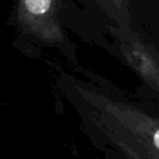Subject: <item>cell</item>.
<instances>
[{
    "label": "cell",
    "mask_w": 159,
    "mask_h": 159,
    "mask_svg": "<svg viewBox=\"0 0 159 159\" xmlns=\"http://www.w3.org/2000/svg\"><path fill=\"white\" fill-rule=\"evenodd\" d=\"M63 84L82 132L106 159H159V106L87 75Z\"/></svg>",
    "instance_id": "1"
},
{
    "label": "cell",
    "mask_w": 159,
    "mask_h": 159,
    "mask_svg": "<svg viewBox=\"0 0 159 159\" xmlns=\"http://www.w3.org/2000/svg\"><path fill=\"white\" fill-rule=\"evenodd\" d=\"M120 57L142 81L138 96L159 106V50L130 29H111Z\"/></svg>",
    "instance_id": "2"
},
{
    "label": "cell",
    "mask_w": 159,
    "mask_h": 159,
    "mask_svg": "<svg viewBox=\"0 0 159 159\" xmlns=\"http://www.w3.org/2000/svg\"><path fill=\"white\" fill-rule=\"evenodd\" d=\"M61 5V0H14L15 26L25 36L60 47L66 42L60 21Z\"/></svg>",
    "instance_id": "3"
},
{
    "label": "cell",
    "mask_w": 159,
    "mask_h": 159,
    "mask_svg": "<svg viewBox=\"0 0 159 159\" xmlns=\"http://www.w3.org/2000/svg\"><path fill=\"white\" fill-rule=\"evenodd\" d=\"M103 1L109 4L111 6H113L114 9L119 10V9H125L130 0H103Z\"/></svg>",
    "instance_id": "4"
}]
</instances>
